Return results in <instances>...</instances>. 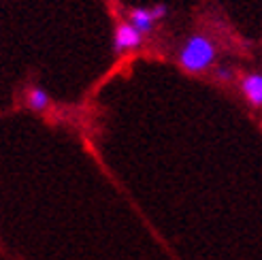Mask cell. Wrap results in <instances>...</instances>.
Returning <instances> with one entry per match:
<instances>
[{"instance_id":"6da1fadb","label":"cell","mask_w":262,"mask_h":260,"mask_svg":"<svg viewBox=\"0 0 262 260\" xmlns=\"http://www.w3.org/2000/svg\"><path fill=\"white\" fill-rule=\"evenodd\" d=\"M217 58V49L213 41L205 34H192L179 49V64L188 73H205L213 67Z\"/></svg>"},{"instance_id":"5b68a950","label":"cell","mask_w":262,"mask_h":260,"mask_svg":"<svg viewBox=\"0 0 262 260\" xmlns=\"http://www.w3.org/2000/svg\"><path fill=\"white\" fill-rule=\"evenodd\" d=\"M28 107L34 111H45L49 107V94L43 88H32L28 92Z\"/></svg>"},{"instance_id":"3957f363","label":"cell","mask_w":262,"mask_h":260,"mask_svg":"<svg viewBox=\"0 0 262 260\" xmlns=\"http://www.w3.org/2000/svg\"><path fill=\"white\" fill-rule=\"evenodd\" d=\"M241 92L247 102L254 107H262V73H250L241 79Z\"/></svg>"},{"instance_id":"277c9868","label":"cell","mask_w":262,"mask_h":260,"mask_svg":"<svg viewBox=\"0 0 262 260\" xmlns=\"http://www.w3.org/2000/svg\"><path fill=\"white\" fill-rule=\"evenodd\" d=\"M156 21H158V19L154 17V11L151 9H133V11H130V21L128 24L133 26V28H137L143 36L154 32Z\"/></svg>"},{"instance_id":"7a4b0ae2","label":"cell","mask_w":262,"mask_h":260,"mask_svg":"<svg viewBox=\"0 0 262 260\" xmlns=\"http://www.w3.org/2000/svg\"><path fill=\"white\" fill-rule=\"evenodd\" d=\"M143 43V34L133 28L130 24H120L115 28V41H113V47L117 54H122V51H130V49H137L141 47Z\"/></svg>"},{"instance_id":"8992f818","label":"cell","mask_w":262,"mask_h":260,"mask_svg":"<svg viewBox=\"0 0 262 260\" xmlns=\"http://www.w3.org/2000/svg\"><path fill=\"white\" fill-rule=\"evenodd\" d=\"M215 77H217L220 81H230V79H232V71L226 69V67H220V69L215 71Z\"/></svg>"}]
</instances>
